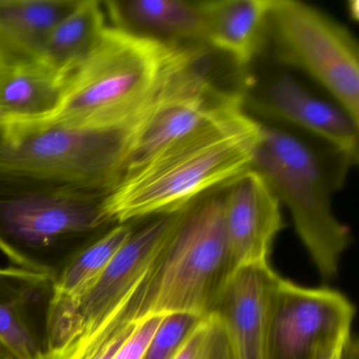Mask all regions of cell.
<instances>
[{
	"label": "cell",
	"instance_id": "1",
	"mask_svg": "<svg viewBox=\"0 0 359 359\" xmlns=\"http://www.w3.org/2000/svg\"><path fill=\"white\" fill-rule=\"evenodd\" d=\"M260 132L245 104L229 109L127 170L104 201L107 216L121 224L168 215L222 190L252 169Z\"/></svg>",
	"mask_w": 359,
	"mask_h": 359
},
{
	"label": "cell",
	"instance_id": "2",
	"mask_svg": "<svg viewBox=\"0 0 359 359\" xmlns=\"http://www.w3.org/2000/svg\"><path fill=\"white\" fill-rule=\"evenodd\" d=\"M194 50L108 25L93 51L69 77L57 110L41 125L108 129L133 123Z\"/></svg>",
	"mask_w": 359,
	"mask_h": 359
},
{
	"label": "cell",
	"instance_id": "3",
	"mask_svg": "<svg viewBox=\"0 0 359 359\" xmlns=\"http://www.w3.org/2000/svg\"><path fill=\"white\" fill-rule=\"evenodd\" d=\"M108 193L0 176V252L12 266L54 277L110 230Z\"/></svg>",
	"mask_w": 359,
	"mask_h": 359
},
{
	"label": "cell",
	"instance_id": "4",
	"mask_svg": "<svg viewBox=\"0 0 359 359\" xmlns=\"http://www.w3.org/2000/svg\"><path fill=\"white\" fill-rule=\"evenodd\" d=\"M142 117L108 129L0 128V176L110 194L127 171Z\"/></svg>",
	"mask_w": 359,
	"mask_h": 359
},
{
	"label": "cell",
	"instance_id": "5",
	"mask_svg": "<svg viewBox=\"0 0 359 359\" xmlns=\"http://www.w3.org/2000/svg\"><path fill=\"white\" fill-rule=\"evenodd\" d=\"M235 269L224 230L222 189L182 210L151 273L144 316H208Z\"/></svg>",
	"mask_w": 359,
	"mask_h": 359
},
{
	"label": "cell",
	"instance_id": "6",
	"mask_svg": "<svg viewBox=\"0 0 359 359\" xmlns=\"http://www.w3.org/2000/svg\"><path fill=\"white\" fill-rule=\"evenodd\" d=\"M252 169L291 214L296 232L323 278L335 276L350 229L332 209V184L318 154L285 130L262 123Z\"/></svg>",
	"mask_w": 359,
	"mask_h": 359
},
{
	"label": "cell",
	"instance_id": "7",
	"mask_svg": "<svg viewBox=\"0 0 359 359\" xmlns=\"http://www.w3.org/2000/svg\"><path fill=\"white\" fill-rule=\"evenodd\" d=\"M266 41L277 62L308 74L359 121V50L352 33L298 0H272Z\"/></svg>",
	"mask_w": 359,
	"mask_h": 359
},
{
	"label": "cell",
	"instance_id": "8",
	"mask_svg": "<svg viewBox=\"0 0 359 359\" xmlns=\"http://www.w3.org/2000/svg\"><path fill=\"white\" fill-rule=\"evenodd\" d=\"M355 308L339 292L279 276L264 359H331L350 338Z\"/></svg>",
	"mask_w": 359,
	"mask_h": 359
},
{
	"label": "cell",
	"instance_id": "9",
	"mask_svg": "<svg viewBox=\"0 0 359 359\" xmlns=\"http://www.w3.org/2000/svg\"><path fill=\"white\" fill-rule=\"evenodd\" d=\"M182 210L157 216L142 228L134 229L95 287L76 306L48 321L46 350L60 346L95 325L140 283L158 260Z\"/></svg>",
	"mask_w": 359,
	"mask_h": 359
},
{
	"label": "cell",
	"instance_id": "10",
	"mask_svg": "<svg viewBox=\"0 0 359 359\" xmlns=\"http://www.w3.org/2000/svg\"><path fill=\"white\" fill-rule=\"evenodd\" d=\"M245 108L260 116L295 126L332 147L346 165L358 161L359 121L337 102L314 95L287 73L243 93Z\"/></svg>",
	"mask_w": 359,
	"mask_h": 359
},
{
	"label": "cell",
	"instance_id": "11",
	"mask_svg": "<svg viewBox=\"0 0 359 359\" xmlns=\"http://www.w3.org/2000/svg\"><path fill=\"white\" fill-rule=\"evenodd\" d=\"M224 222L236 268L269 264L273 243L283 228L281 203L253 169L224 189Z\"/></svg>",
	"mask_w": 359,
	"mask_h": 359
},
{
	"label": "cell",
	"instance_id": "12",
	"mask_svg": "<svg viewBox=\"0 0 359 359\" xmlns=\"http://www.w3.org/2000/svg\"><path fill=\"white\" fill-rule=\"evenodd\" d=\"M278 278L269 264L238 266L210 313L226 333L236 359L266 358L273 295Z\"/></svg>",
	"mask_w": 359,
	"mask_h": 359
},
{
	"label": "cell",
	"instance_id": "13",
	"mask_svg": "<svg viewBox=\"0 0 359 359\" xmlns=\"http://www.w3.org/2000/svg\"><path fill=\"white\" fill-rule=\"evenodd\" d=\"M53 277L0 266V344L14 359H37L46 351Z\"/></svg>",
	"mask_w": 359,
	"mask_h": 359
},
{
	"label": "cell",
	"instance_id": "14",
	"mask_svg": "<svg viewBox=\"0 0 359 359\" xmlns=\"http://www.w3.org/2000/svg\"><path fill=\"white\" fill-rule=\"evenodd\" d=\"M110 26L136 36L170 45L203 43V1L189 0H107Z\"/></svg>",
	"mask_w": 359,
	"mask_h": 359
},
{
	"label": "cell",
	"instance_id": "15",
	"mask_svg": "<svg viewBox=\"0 0 359 359\" xmlns=\"http://www.w3.org/2000/svg\"><path fill=\"white\" fill-rule=\"evenodd\" d=\"M66 79L39 60H12L0 66V118L7 126L41 125L53 116Z\"/></svg>",
	"mask_w": 359,
	"mask_h": 359
},
{
	"label": "cell",
	"instance_id": "16",
	"mask_svg": "<svg viewBox=\"0 0 359 359\" xmlns=\"http://www.w3.org/2000/svg\"><path fill=\"white\" fill-rule=\"evenodd\" d=\"M271 6L272 0L203 1V43L245 68L266 45Z\"/></svg>",
	"mask_w": 359,
	"mask_h": 359
},
{
	"label": "cell",
	"instance_id": "17",
	"mask_svg": "<svg viewBox=\"0 0 359 359\" xmlns=\"http://www.w3.org/2000/svg\"><path fill=\"white\" fill-rule=\"evenodd\" d=\"M79 0H0V66L37 60L52 31Z\"/></svg>",
	"mask_w": 359,
	"mask_h": 359
},
{
	"label": "cell",
	"instance_id": "18",
	"mask_svg": "<svg viewBox=\"0 0 359 359\" xmlns=\"http://www.w3.org/2000/svg\"><path fill=\"white\" fill-rule=\"evenodd\" d=\"M134 229V222L115 224L67 262L53 279L47 323L76 306L95 287Z\"/></svg>",
	"mask_w": 359,
	"mask_h": 359
},
{
	"label": "cell",
	"instance_id": "19",
	"mask_svg": "<svg viewBox=\"0 0 359 359\" xmlns=\"http://www.w3.org/2000/svg\"><path fill=\"white\" fill-rule=\"evenodd\" d=\"M108 25L102 1L79 0L52 31L37 60L68 81L93 51Z\"/></svg>",
	"mask_w": 359,
	"mask_h": 359
},
{
	"label": "cell",
	"instance_id": "20",
	"mask_svg": "<svg viewBox=\"0 0 359 359\" xmlns=\"http://www.w3.org/2000/svg\"><path fill=\"white\" fill-rule=\"evenodd\" d=\"M203 317L173 313L163 317L142 359H172Z\"/></svg>",
	"mask_w": 359,
	"mask_h": 359
},
{
	"label": "cell",
	"instance_id": "21",
	"mask_svg": "<svg viewBox=\"0 0 359 359\" xmlns=\"http://www.w3.org/2000/svg\"><path fill=\"white\" fill-rule=\"evenodd\" d=\"M212 327L213 321L211 316L203 317L172 359H207L211 344Z\"/></svg>",
	"mask_w": 359,
	"mask_h": 359
},
{
	"label": "cell",
	"instance_id": "22",
	"mask_svg": "<svg viewBox=\"0 0 359 359\" xmlns=\"http://www.w3.org/2000/svg\"><path fill=\"white\" fill-rule=\"evenodd\" d=\"M210 316L213 321V327H212L211 344H210L207 359H236L234 351L224 330L212 315Z\"/></svg>",
	"mask_w": 359,
	"mask_h": 359
},
{
	"label": "cell",
	"instance_id": "23",
	"mask_svg": "<svg viewBox=\"0 0 359 359\" xmlns=\"http://www.w3.org/2000/svg\"><path fill=\"white\" fill-rule=\"evenodd\" d=\"M341 359H359L358 341L352 335L342 348Z\"/></svg>",
	"mask_w": 359,
	"mask_h": 359
},
{
	"label": "cell",
	"instance_id": "24",
	"mask_svg": "<svg viewBox=\"0 0 359 359\" xmlns=\"http://www.w3.org/2000/svg\"><path fill=\"white\" fill-rule=\"evenodd\" d=\"M0 359H14V357L6 350L5 346L0 344Z\"/></svg>",
	"mask_w": 359,
	"mask_h": 359
},
{
	"label": "cell",
	"instance_id": "25",
	"mask_svg": "<svg viewBox=\"0 0 359 359\" xmlns=\"http://www.w3.org/2000/svg\"><path fill=\"white\" fill-rule=\"evenodd\" d=\"M341 353H342V350L340 351V352H338L337 354L334 355V356L332 357L331 359H341Z\"/></svg>",
	"mask_w": 359,
	"mask_h": 359
},
{
	"label": "cell",
	"instance_id": "26",
	"mask_svg": "<svg viewBox=\"0 0 359 359\" xmlns=\"http://www.w3.org/2000/svg\"><path fill=\"white\" fill-rule=\"evenodd\" d=\"M4 127V121H1V118H0V128H3Z\"/></svg>",
	"mask_w": 359,
	"mask_h": 359
}]
</instances>
